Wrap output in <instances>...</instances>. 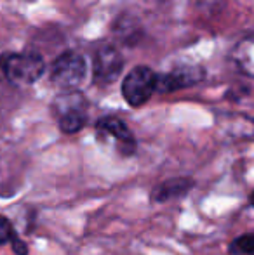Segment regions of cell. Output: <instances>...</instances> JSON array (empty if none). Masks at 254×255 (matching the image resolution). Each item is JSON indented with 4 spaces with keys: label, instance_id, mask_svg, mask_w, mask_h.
<instances>
[{
    "label": "cell",
    "instance_id": "6da1fadb",
    "mask_svg": "<svg viewBox=\"0 0 254 255\" xmlns=\"http://www.w3.org/2000/svg\"><path fill=\"white\" fill-rule=\"evenodd\" d=\"M0 70L16 85H30L44 75L45 63L38 52H16L0 56Z\"/></svg>",
    "mask_w": 254,
    "mask_h": 255
},
{
    "label": "cell",
    "instance_id": "7a4b0ae2",
    "mask_svg": "<svg viewBox=\"0 0 254 255\" xmlns=\"http://www.w3.org/2000/svg\"><path fill=\"white\" fill-rule=\"evenodd\" d=\"M54 115L58 118L59 128L64 134H75L82 130L87 122V110L89 104L82 92L75 91H64L59 94L54 101Z\"/></svg>",
    "mask_w": 254,
    "mask_h": 255
},
{
    "label": "cell",
    "instance_id": "3957f363",
    "mask_svg": "<svg viewBox=\"0 0 254 255\" xmlns=\"http://www.w3.org/2000/svg\"><path fill=\"white\" fill-rule=\"evenodd\" d=\"M87 77V63L82 54L75 51L63 52L52 63L51 82L63 91H75Z\"/></svg>",
    "mask_w": 254,
    "mask_h": 255
},
{
    "label": "cell",
    "instance_id": "277c9868",
    "mask_svg": "<svg viewBox=\"0 0 254 255\" xmlns=\"http://www.w3.org/2000/svg\"><path fill=\"white\" fill-rule=\"evenodd\" d=\"M157 92V73L148 66H136L122 82V96L127 104L143 106Z\"/></svg>",
    "mask_w": 254,
    "mask_h": 255
},
{
    "label": "cell",
    "instance_id": "5b68a950",
    "mask_svg": "<svg viewBox=\"0 0 254 255\" xmlns=\"http://www.w3.org/2000/svg\"><path fill=\"white\" fill-rule=\"evenodd\" d=\"M124 70V57L113 45L101 44L92 56V80L99 85H108L120 77Z\"/></svg>",
    "mask_w": 254,
    "mask_h": 255
},
{
    "label": "cell",
    "instance_id": "8992f818",
    "mask_svg": "<svg viewBox=\"0 0 254 255\" xmlns=\"http://www.w3.org/2000/svg\"><path fill=\"white\" fill-rule=\"evenodd\" d=\"M204 78H206V71L202 66H195V64L176 66L167 73L157 75V92L167 94V92H176L185 87H193L200 84Z\"/></svg>",
    "mask_w": 254,
    "mask_h": 255
},
{
    "label": "cell",
    "instance_id": "52a82bcc",
    "mask_svg": "<svg viewBox=\"0 0 254 255\" xmlns=\"http://www.w3.org/2000/svg\"><path fill=\"white\" fill-rule=\"evenodd\" d=\"M98 130L103 132L105 135L108 137L115 139L119 148L122 149L124 153H132L136 148V141H134V135L132 132L129 130V127L124 124L120 118L117 117H105L98 122Z\"/></svg>",
    "mask_w": 254,
    "mask_h": 255
},
{
    "label": "cell",
    "instance_id": "ba28073f",
    "mask_svg": "<svg viewBox=\"0 0 254 255\" xmlns=\"http://www.w3.org/2000/svg\"><path fill=\"white\" fill-rule=\"evenodd\" d=\"M230 57L241 73L254 78V33L242 38L234 47Z\"/></svg>",
    "mask_w": 254,
    "mask_h": 255
},
{
    "label": "cell",
    "instance_id": "9c48e42d",
    "mask_svg": "<svg viewBox=\"0 0 254 255\" xmlns=\"http://www.w3.org/2000/svg\"><path fill=\"white\" fill-rule=\"evenodd\" d=\"M190 188V181L187 179H171V181L164 182V184L157 186L152 193V200L153 202H167L171 198H176V196L183 195V193L188 191Z\"/></svg>",
    "mask_w": 254,
    "mask_h": 255
},
{
    "label": "cell",
    "instance_id": "30bf717a",
    "mask_svg": "<svg viewBox=\"0 0 254 255\" xmlns=\"http://www.w3.org/2000/svg\"><path fill=\"white\" fill-rule=\"evenodd\" d=\"M234 255H254V235H242L235 238L230 245Z\"/></svg>",
    "mask_w": 254,
    "mask_h": 255
},
{
    "label": "cell",
    "instance_id": "8fae6325",
    "mask_svg": "<svg viewBox=\"0 0 254 255\" xmlns=\"http://www.w3.org/2000/svg\"><path fill=\"white\" fill-rule=\"evenodd\" d=\"M14 236V229H12V224L7 221L3 215H0V245L3 243L10 242Z\"/></svg>",
    "mask_w": 254,
    "mask_h": 255
},
{
    "label": "cell",
    "instance_id": "7c38bea8",
    "mask_svg": "<svg viewBox=\"0 0 254 255\" xmlns=\"http://www.w3.org/2000/svg\"><path fill=\"white\" fill-rule=\"evenodd\" d=\"M10 242L14 243V250H16V254H19V255H26L28 254V250H26V247H24V243L21 242V240H17L16 236H12V240Z\"/></svg>",
    "mask_w": 254,
    "mask_h": 255
},
{
    "label": "cell",
    "instance_id": "4fadbf2b",
    "mask_svg": "<svg viewBox=\"0 0 254 255\" xmlns=\"http://www.w3.org/2000/svg\"><path fill=\"white\" fill-rule=\"evenodd\" d=\"M251 203H253V207H254V191H253V195H251Z\"/></svg>",
    "mask_w": 254,
    "mask_h": 255
}]
</instances>
